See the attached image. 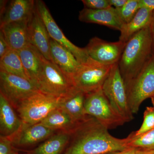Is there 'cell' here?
<instances>
[{
    "label": "cell",
    "instance_id": "f546056e",
    "mask_svg": "<svg viewBox=\"0 0 154 154\" xmlns=\"http://www.w3.org/2000/svg\"><path fill=\"white\" fill-rule=\"evenodd\" d=\"M11 49L2 32L0 31V58Z\"/></svg>",
    "mask_w": 154,
    "mask_h": 154
},
{
    "label": "cell",
    "instance_id": "1f68e13d",
    "mask_svg": "<svg viewBox=\"0 0 154 154\" xmlns=\"http://www.w3.org/2000/svg\"><path fill=\"white\" fill-rule=\"evenodd\" d=\"M111 7L118 9L122 8L126 4L128 0H108Z\"/></svg>",
    "mask_w": 154,
    "mask_h": 154
},
{
    "label": "cell",
    "instance_id": "3957f363",
    "mask_svg": "<svg viewBox=\"0 0 154 154\" xmlns=\"http://www.w3.org/2000/svg\"><path fill=\"white\" fill-rule=\"evenodd\" d=\"M36 86L42 93L60 98L66 96L76 88L70 76L44 57Z\"/></svg>",
    "mask_w": 154,
    "mask_h": 154
},
{
    "label": "cell",
    "instance_id": "e575fe53",
    "mask_svg": "<svg viewBox=\"0 0 154 154\" xmlns=\"http://www.w3.org/2000/svg\"><path fill=\"white\" fill-rule=\"evenodd\" d=\"M140 154H154V150H140Z\"/></svg>",
    "mask_w": 154,
    "mask_h": 154
},
{
    "label": "cell",
    "instance_id": "484cf974",
    "mask_svg": "<svg viewBox=\"0 0 154 154\" xmlns=\"http://www.w3.org/2000/svg\"><path fill=\"white\" fill-rule=\"evenodd\" d=\"M140 8V0H128L122 8L115 9L123 25L130 22Z\"/></svg>",
    "mask_w": 154,
    "mask_h": 154
},
{
    "label": "cell",
    "instance_id": "e0dca14e",
    "mask_svg": "<svg viewBox=\"0 0 154 154\" xmlns=\"http://www.w3.org/2000/svg\"><path fill=\"white\" fill-rule=\"evenodd\" d=\"M12 104L0 93L1 135L11 137L21 129L23 122L14 111Z\"/></svg>",
    "mask_w": 154,
    "mask_h": 154
},
{
    "label": "cell",
    "instance_id": "cb8c5ba5",
    "mask_svg": "<svg viewBox=\"0 0 154 154\" xmlns=\"http://www.w3.org/2000/svg\"><path fill=\"white\" fill-rule=\"evenodd\" d=\"M0 71L30 80L23 67L19 53L16 51L10 50L1 58Z\"/></svg>",
    "mask_w": 154,
    "mask_h": 154
},
{
    "label": "cell",
    "instance_id": "6da1fadb",
    "mask_svg": "<svg viewBox=\"0 0 154 154\" xmlns=\"http://www.w3.org/2000/svg\"><path fill=\"white\" fill-rule=\"evenodd\" d=\"M126 138L114 137L96 119L89 116L71 131L63 154H107L128 148Z\"/></svg>",
    "mask_w": 154,
    "mask_h": 154
},
{
    "label": "cell",
    "instance_id": "5b68a950",
    "mask_svg": "<svg viewBox=\"0 0 154 154\" xmlns=\"http://www.w3.org/2000/svg\"><path fill=\"white\" fill-rule=\"evenodd\" d=\"M102 90L110 105L125 122L134 118L128 105L126 87L119 68L118 63L113 65Z\"/></svg>",
    "mask_w": 154,
    "mask_h": 154
},
{
    "label": "cell",
    "instance_id": "8d00e7d4",
    "mask_svg": "<svg viewBox=\"0 0 154 154\" xmlns=\"http://www.w3.org/2000/svg\"></svg>",
    "mask_w": 154,
    "mask_h": 154
},
{
    "label": "cell",
    "instance_id": "9a60e30c",
    "mask_svg": "<svg viewBox=\"0 0 154 154\" xmlns=\"http://www.w3.org/2000/svg\"><path fill=\"white\" fill-rule=\"evenodd\" d=\"M79 19L81 22L104 25L120 31L122 24L114 7L104 10H91L84 8L80 11Z\"/></svg>",
    "mask_w": 154,
    "mask_h": 154
},
{
    "label": "cell",
    "instance_id": "d6986e66",
    "mask_svg": "<svg viewBox=\"0 0 154 154\" xmlns=\"http://www.w3.org/2000/svg\"><path fill=\"white\" fill-rule=\"evenodd\" d=\"M18 52L27 75L36 85L42 70L44 57L30 44Z\"/></svg>",
    "mask_w": 154,
    "mask_h": 154
},
{
    "label": "cell",
    "instance_id": "ffe728a7",
    "mask_svg": "<svg viewBox=\"0 0 154 154\" xmlns=\"http://www.w3.org/2000/svg\"><path fill=\"white\" fill-rule=\"evenodd\" d=\"M50 53L52 62L71 77L81 64L71 52L51 38Z\"/></svg>",
    "mask_w": 154,
    "mask_h": 154
},
{
    "label": "cell",
    "instance_id": "5bb4252c",
    "mask_svg": "<svg viewBox=\"0 0 154 154\" xmlns=\"http://www.w3.org/2000/svg\"><path fill=\"white\" fill-rule=\"evenodd\" d=\"M54 131L40 123L35 124L23 123L19 131L10 138L14 145L27 146L38 143L49 137Z\"/></svg>",
    "mask_w": 154,
    "mask_h": 154
},
{
    "label": "cell",
    "instance_id": "7a4b0ae2",
    "mask_svg": "<svg viewBox=\"0 0 154 154\" xmlns=\"http://www.w3.org/2000/svg\"><path fill=\"white\" fill-rule=\"evenodd\" d=\"M152 41L149 25L127 42L118 63L125 84L136 76L152 57Z\"/></svg>",
    "mask_w": 154,
    "mask_h": 154
},
{
    "label": "cell",
    "instance_id": "9c48e42d",
    "mask_svg": "<svg viewBox=\"0 0 154 154\" xmlns=\"http://www.w3.org/2000/svg\"><path fill=\"white\" fill-rule=\"evenodd\" d=\"M1 93L17 107L25 99L38 91L35 83L16 75L0 71Z\"/></svg>",
    "mask_w": 154,
    "mask_h": 154
},
{
    "label": "cell",
    "instance_id": "4dcf8cb0",
    "mask_svg": "<svg viewBox=\"0 0 154 154\" xmlns=\"http://www.w3.org/2000/svg\"><path fill=\"white\" fill-rule=\"evenodd\" d=\"M141 8H145L151 11H154V0H140Z\"/></svg>",
    "mask_w": 154,
    "mask_h": 154
},
{
    "label": "cell",
    "instance_id": "277c9868",
    "mask_svg": "<svg viewBox=\"0 0 154 154\" xmlns=\"http://www.w3.org/2000/svg\"><path fill=\"white\" fill-rule=\"evenodd\" d=\"M128 101L133 114H136L141 104L154 96V56L132 80L125 84Z\"/></svg>",
    "mask_w": 154,
    "mask_h": 154
},
{
    "label": "cell",
    "instance_id": "44dd1931",
    "mask_svg": "<svg viewBox=\"0 0 154 154\" xmlns=\"http://www.w3.org/2000/svg\"><path fill=\"white\" fill-rule=\"evenodd\" d=\"M153 11L145 8L140 9L130 22L122 26L119 41L126 43L135 34L149 26L151 21Z\"/></svg>",
    "mask_w": 154,
    "mask_h": 154
},
{
    "label": "cell",
    "instance_id": "4316f807",
    "mask_svg": "<svg viewBox=\"0 0 154 154\" xmlns=\"http://www.w3.org/2000/svg\"><path fill=\"white\" fill-rule=\"evenodd\" d=\"M154 128V107H146L143 113V121L139 129L132 132L134 135L143 134L152 130Z\"/></svg>",
    "mask_w": 154,
    "mask_h": 154
},
{
    "label": "cell",
    "instance_id": "ba28073f",
    "mask_svg": "<svg viewBox=\"0 0 154 154\" xmlns=\"http://www.w3.org/2000/svg\"><path fill=\"white\" fill-rule=\"evenodd\" d=\"M85 109L87 115L96 119L108 130L125 123L113 109L102 89L86 94Z\"/></svg>",
    "mask_w": 154,
    "mask_h": 154
},
{
    "label": "cell",
    "instance_id": "83f0119b",
    "mask_svg": "<svg viewBox=\"0 0 154 154\" xmlns=\"http://www.w3.org/2000/svg\"><path fill=\"white\" fill-rule=\"evenodd\" d=\"M85 8L100 10L111 7L108 0H82Z\"/></svg>",
    "mask_w": 154,
    "mask_h": 154
},
{
    "label": "cell",
    "instance_id": "d6a6232c",
    "mask_svg": "<svg viewBox=\"0 0 154 154\" xmlns=\"http://www.w3.org/2000/svg\"><path fill=\"white\" fill-rule=\"evenodd\" d=\"M107 154H140V151L134 148L130 147L121 151L114 152Z\"/></svg>",
    "mask_w": 154,
    "mask_h": 154
},
{
    "label": "cell",
    "instance_id": "836d02e7",
    "mask_svg": "<svg viewBox=\"0 0 154 154\" xmlns=\"http://www.w3.org/2000/svg\"><path fill=\"white\" fill-rule=\"evenodd\" d=\"M149 27L150 28L152 41V49L154 51V54L153 55L154 56V11H153L151 21L149 25Z\"/></svg>",
    "mask_w": 154,
    "mask_h": 154
},
{
    "label": "cell",
    "instance_id": "7c38bea8",
    "mask_svg": "<svg viewBox=\"0 0 154 154\" xmlns=\"http://www.w3.org/2000/svg\"><path fill=\"white\" fill-rule=\"evenodd\" d=\"M29 42L46 60L52 62L50 53V39L44 22L36 11L28 22Z\"/></svg>",
    "mask_w": 154,
    "mask_h": 154
},
{
    "label": "cell",
    "instance_id": "d4e9b609",
    "mask_svg": "<svg viewBox=\"0 0 154 154\" xmlns=\"http://www.w3.org/2000/svg\"><path fill=\"white\" fill-rule=\"evenodd\" d=\"M128 147L140 150H154V128L139 135H134L131 132L126 137Z\"/></svg>",
    "mask_w": 154,
    "mask_h": 154
},
{
    "label": "cell",
    "instance_id": "7402d4cb",
    "mask_svg": "<svg viewBox=\"0 0 154 154\" xmlns=\"http://www.w3.org/2000/svg\"><path fill=\"white\" fill-rule=\"evenodd\" d=\"M71 131H63L53 135L42 143L32 154H60L70 139Z\"/></svg>",
    "mask_w": 154,
    "mask_h": 154
},
{
    "label": "cell",
    "instance_id": "f1b7e54d",
    "mask_svg": "<svg viewBox=\"0 0 154 154\" xmlns=\"http://www.w3.org/2000/svg\"><path fill=\"white\" fill-rule=\"evenodd\" d=\"M11 139L8 137H0V154H18L13 147Z\"/></svg>",
    "mask_w": 154,
    "mask_h": 154
},
{
    "label": "cell",
    "instance_id": "8fae6325",
    "mask_svg": "<svg viewBox=\"0 0 154 154\" xmlns=\"http://www.w3.org/2000/svg\"><path fill=\"white\" fill-rule=\"evenodd\" d=\"M126 43L119 41L110 42L95 36L85 47L89 57L107 65L118 63Z\"/></svg>",
    "mask_w": 154,
    "mask_h": 154
},
{
    "label": "cell",
    "instance_id": "8992f818",
    "mask_svg": "<svg viewBox=\"0 0 154 154\" xmlns=\"http://www.w3.org/2000/svg\"><path fill=\"white\" fill-rule=\"evenodd\" d=\"M113 65L100 63L89 57L71 76L74 85L85 94L102 89Z\"/></svg>",
    "mask_w": 154,
    "mask_h": 154
},
{
    "label": "cell",
    "instance_id": "2e32d148",
    "mask_svg": "<svg viewBox=\"0 0 154 154\" xmlns=\"http://www.w3.org/2000/svg\"><path fill=\"white\" fill-rule=\"evenodd\" d=\"M86 95L75 88L66 96L61 98L58 107L68 114L76 123L82 122L89 116L85 112Z\"/></svg>",
    "mask_w": 154,
    "mask_h": 154
},
{
    "label": "cell",
    "instance_id": "ac0fdd59",
    "mask_svg": "<svg viewBox=\"0 0 154 154\" xmlns=\"http://www.w3.org/2000/svg\"><path fill=\"white\" fill-rule=\"evenodd\" d=\"M28 24L26 22H14L0 26L10 48L19 51L29 44Z\"/></svg>",
    "mask_w": 154,
    "mask_h": 154
},
{
    "label": "cell",
    "instance_id": "30bf717a",
    "mask_svg": "<svg viewBox=\"0 0 154 154\" xmlns=\"http://www.w3.org/2000/svg\"><path fill=\"white\" fill-rule=\"evenodd\" d=\"M35 8L44 22L50 38L71 52L80 63L88 60L89 56L85 48L78 47L66 38L54 21L44 2L40 0L35 1Z\"/></svg>",
    "mask_w": 154,
    "mask_h": 154
},
{
    "label": "cell",
    "instance_id": "52a82bcc",
    "mask_svg": "<svg viewBox=\"0 0 154 154\" xmlns=\"http://www.w3.org/2000/svg\"><path fill=\"white\" fill-rule=\"evenodd\" d=\"M60 99V97L38 91L17 106L19 117L25 124L39 123L51 111L59 107Z\"/></svg>",
    "mask_w": 154,
    "mask_h": 154
},
{
    "label": "cell",
    "instance_id": "d590c367",
    "mask_svg": "<svg viewBox=\"0 0 154 154\" xmlns=\"http://www.w3.org/2000/svg\"><path fill=\"white\" fill-rule=\"evenodd\" d=\"M151 99L152 104L153 105V107L154 108V96H152L151 98Z\"/></svg>",
    "mask_w": 154,
    "mask_h": 154
},
{
    "label": "cell",
    "instance_id": "603a6c76",
    "mask_svg": "<svg viewBox=\"0 0 154 154\" xmlns=\"http://www.w3.org/2000/svg\"><path fill=\"white\" fill-rule=\"evenodd\" d=\"M39 123L53 130L62 129L69 131H71L78 124L59 107L51 111Z\"/></svg>",
    "mask_w": 154,
    "mask_h": 154
},
{
    "label": "cell",
    "instance_id": "4fadbf2b",
    "mask_svg": "<svg viewBox=\"0 0 154 154\" xmlns=\"http://www.w3.org/2000/svg\"><path fill=\"white\" fill-rule=\"evenodd\" d=\"M35 9V1L13 0L8 2L1 13V25L14 22H26L30 21Z\"/></svg>",
    "mask_w": 154,
    "mask_h": 154
}]
</instances>
